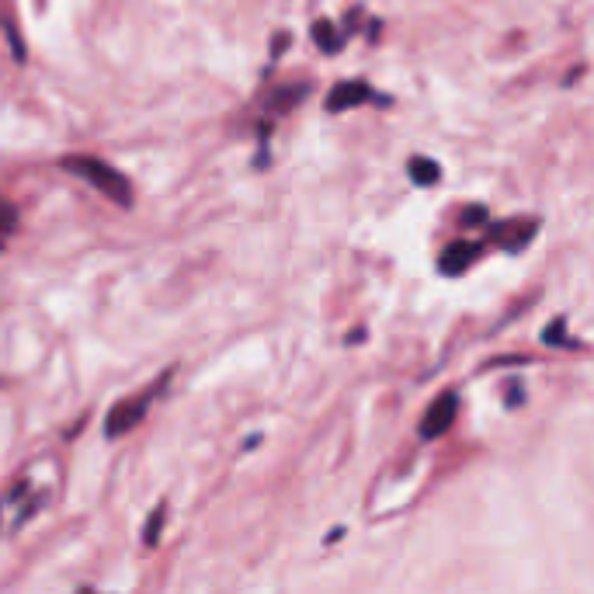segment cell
<instances>
[{"label": "cell", "instance_id": "1", "mask_svg": "<svg viewBox=\"0 0 594 594\" xmlns=\"http://www.w3.org/2000/svg\"><path fill=\"white\" fill-rule=\"evenodd\" d=\"M63 171L77 174V178H84L91 188H98L101 195L108 198V202H115L119 209H129L132 205V185L129 178L119 171V167H112L108 160H98V157H66L63 160Z\"/></svg>", "mask_w": 594, "mask_h": 594}, {"label": "cell", "instance_id": "2", "mask_svg": "<svg viewBox=\"0 0 594 594\" xmlns=\"http://www.w3.org/2000/svg\"><path fill=\"white\" fill-rule=\"evenodd\" d=\"M153 393L157 390H143L139 396H132V400L115 403L105 417V438H122V435H129L132 428H139V421H143L146 410H150V403H153Z\"/></svg>", "mask_w": 594, "mask_h": 594}, {"label": "cell", "instance_id": "3", "mask_svg": "<svg viewBox=\"0 0 594 594\" xmlns=\"http://www.w3.org/2000/svg\"><path fill=\"white\" fill-rule=\"evenodd\" d=\"M456 414H459V396L449 390V393L438 396V400L431 403L428 410H424L421 428H417V431H421V438H428V442H431V438H442L445 431L456 424Z\"/></svg>", "mask_w": 594, "mask_h": 594}, {"label": "cell", "instance_id": "4", "mask_svg": "<svg viewBox=\"0 0 594 594\" xmlns=\"http://www.w3.org/2000/svg\"><path fill=\"white\" fill-rule=\"evenodd\" d=\"M369 101H383V105H390V98H376V91H372L365 80H344V84L330 87L327 112H348V108L369 105Z\"/></svg>", "mask_w": 594, "mask_h": 594}, {"label": "cell", "instance_id": "5", "mask_svg": "<svg viewBox=\"0 0 594 594\" xmlns=\"http://www.w3.org/2000/svg\"><path fill=\"white\" fill-rule=\"evenodd\" d=\"M480 251H483L480 240H452L442 251V258H438V271H442V275H462V271L473 268Z\"/></svg>", "mask_w": 594, "mask_h": 594}, {"label": "cell", "instance_id": "6", "mask_svg": "<svg viewBox=\"0 0 594 594\" xmlns=\"http://www.w3.org/2000/svg\"><path fill=\"white\" fill-rule=\"evenodd\" d=\"M535 233H539V223H497L494 230H490V240L494 244H501L504 251H525L528 244L535 240Z\"/></svg>", "mask_w": 594, "mask_h": 594}, {"label": "cell", "instance_id": "7", "mask_svg": "<svg viewBox=\"0 0 594 594\" xmlns=\"http://www.w3.org/2000/svg\"><path fill=\"white\" fill-rule=\"evenodd\" d=\"M310 35H313V42H317V49H320V53H324V56L341 53L344 42H348V35L337 32V25H334V21H330V18H317V21H313Z\"/></svg>", "mask_w": 594, "mask_h": 594}, {"label": "cell", "instance_id": "8", "mask_svg": "<svg viewBox=\"0 0 594 594\" xmlns=\"http://www.w3.org/2000/svg\"><path fill=\"white\" fill-rule=\"evenodd\" d=\"M407 174L417 188H431L442 181V167H438V160H428V157H410Z\"/></svg>", "mask_w": 594, "mask_h": 594}, {"label": "cell", "instance_id": "9", "mask_svg": "<svg viewBox=\"0 0 594 594\" xmlns=\"http://www.w3.org/2000/svg\"><path fill=\"white\" fill-rule=\"evenodd\" d=\"M306 91H310V84L282 87V91H275V94L268 98V112H285V108H296L299 101L306 98Z\"/></svg>", "mask_w": 594, "mask_h": 594}, {"label": "cell", "instance_id": "10", "mask_svg": "<svg viewBox=\"0 0 594 594\" xmlns=\"http://www.w3.org/2000/svg\"><path fill=\"white\" fill-rule=\"evenodd\" d=\"M542 344H549V348H581V341L567 337V317H556L553 324L542 330Z\"/></svg>", "mask_w": 594, "mask_h": 594}, {"label": "cell", "instance_id": "11", "mask_svg": "<svg viewBox=\"0 0 594 594\" xmlns=\"http://www.w3.org/2000/svg\"><path fill=\"white\" fill-rule=\"evenodd\" d=\"M164 504H157V511H153V515H150V522H146L143 525V542H146V546H157V542H160V532H164Z\"/></svg>", "mask_w": 594, "mask_h": 594}, {"label": "cell", "instance_id": "12", "mask_svg": "<svg viewBox=\"0 0 594 594\" xmlns=\"http://www.w3.org/2000/svg\"><path fill=\"white\" fill-rule=\"evenodd\" d=\"M14 230H18V205L7 202V198L0 195V233H4V237H11Z\"/></svg>", "mask_w": 594, "mask_h": 594}, {"label": "cell", "instance_id": "13", "mask_svg": "<svg viewBox=\"0 0 594 594\" xmlns=\"http://www.w3.org/2000/svg\"><path fill=\"white\" fill-rule=\"evenodd\" d=\"M459 223L466 226V230H469V226H483V223H487V205H469V209L459 216Z\"/></svg>", "mask_w": 594, "mask_h": 594}, {"label": "cell", "instance_id": "14", "mask_svg": "<svg viewBox=\"0 0 594 594\" xmlns=\"http://www.w3.org/2000/svg\"><path fill=\"white\" fill-rule=\"evenodd\" d=\"M4 32H7V42H11V46H14V56H18V60H25V46H21L18 32H14V28L7 25V21H4Z\"/></svg>", "mask_w": 594, "mask_h": 594}, {"label": "cell", "instance_id": "15", "mask_svg": "<svg viewBox=\"0 0 594 594\" xmlns=\"http://www.w3.org/2000/svg\"><path fill=\"white\" fill-rule=\"evenodd\" d=\"M285 46H289V35H275V46H271V56H278Z\"/></svg>", "mask_w": 594, "mask_h": 594}]
</instances>
